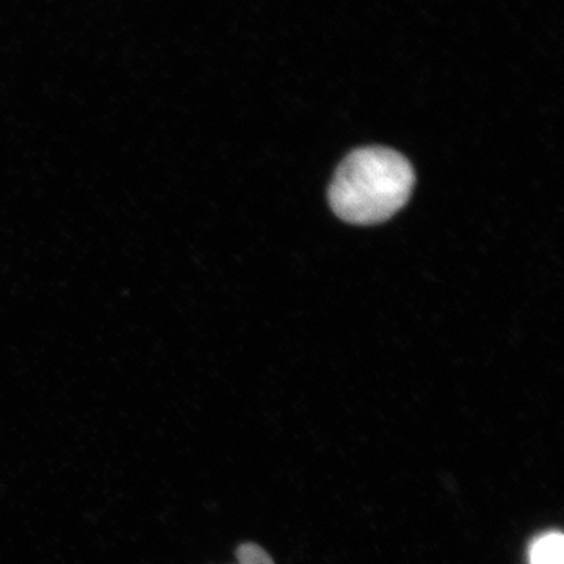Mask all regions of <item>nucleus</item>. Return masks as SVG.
<instances>
[{
  "label": "nucleus",
  "instance_id": "f03ea898",
  "mask_svg": "<svg viewBox=\"0 0 564 564\" xmlns=\"http://www.w3.org/2000/svg\"><path fill=\"white\" fill-rule=\"evenodd\" d=\"M530 564H564L562 532H547L534 538L529 545Z\"/></svg>",
  "mask_w": 564,
  "mask_h": 564
},
{
  "label": "nucleus",
  "instance_id": "7ed1b4c3",
  "mask_svg": "<svg viewBox=\"0 0 564 564\" xmlns=\"http://www.w3.org/2000/svg\"><path fill=\"white\" fill-rule=\"evenodd\" d=\"M237 564H274L265 549L256 543H243L236 552Z\"/></svg>",
  "mask_w": 564,
  "mask_h": 564
},
{
  "label": "nucleus",
  "instance_id": "f257e3e1",
  "mask_svg": "<svg viewBox=\"0 0 564 564\" xmlns=\"http://www.w3.org/2000/svg\"><path fill=\"white\" fill-rule=\"evenodd\" d=\"M414 182L413 166L399 152L362 148L340 163L329 187V203L345 221L375 225L402 209Z\"/></svg>",
  "mask_w": 564,
  "mask_h": 564
}]
</instances>
